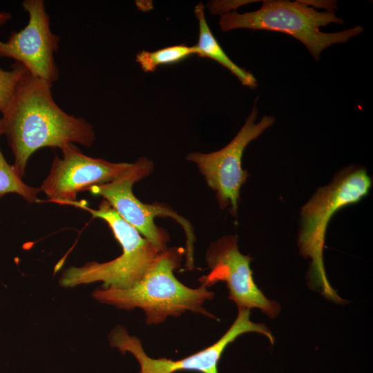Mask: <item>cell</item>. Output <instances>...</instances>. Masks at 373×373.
Listing matches in <instances>:
<instances>
[{
	"mask_svg": "<svg viewBox=\"0 0 373 373\" xmlns=\"http://www.w3.org/2000/svg\"><path fill=\"white\" fill-rule=\"evenodd\" d=\"M52 84L28 73L18 84L0 117V135L6 137L22 178L30 157L44 147L62 149L69 144L90 147L95 140L91 124L69 115L53 99Z\"/></svg>",
	"mask_w": 373,
	"mask_h": 373,
	"instance_id": "obj_1",
	"label": "cell"
},
{
	"mask_svg": "<svg viewBox=\"0 0 373 373\" xmlns=\"http://www.w3.org/2000/svg\"><path fill=\"white\" fill-rule=\"evenodd\" d=\"M183 254L182 248L167 249L133 286L122 289L100 287L92 296L102 303L119 309L144 310L149 325L160 324L169 316H178L187 311L216 318L203 307L214 294L203 286L189 287L174 276L173 271L180 267Z\"/></svg>",
	"mask_w": 373,
	"mask_h": 373,
	"instance_id": "obj_2",
	"label": "cell"
},
{
	"mask_svg": "<svg viewBox=\"0 0 373 373\" xmlns=\"http://www.w3.org/2000/svg\"><path fill=\"white\" fill-rule=\"evenodd\" d=\"M372 179L365 169L351 166L339 171L327 185L320 187L302 207L298 244L300 254L311 259L307 282L326 298L343 303L329 284L323 253L328 224L345 207L361 201L370 192Z\"/></svg>",
	"mask_w": 373,
	"mask_h": 373,
	"instance_id": "obj_3",
	"label": "cell"
},
{
	"mask_svg": "<svg viewBox=\"0 0 373 373\" xmlns=\"http://www.w3.org/2000/svg\"><path fill=\"white\" fill-rule=\"evenodd\" d=\"M343 23L334 10L319 12L311 1H263L257 10L222 14L219 25L223 32L245 28L286 33L300 41L315 60L329 46L347 42L361 34L363 28L356 26L336 32H324L320 28L329 23Z\"/></svg>",
	"mask_w": 373,
	"mask_h": 373,
	"instance_id": "obj_4",
	"label": "cell"
},
{
	"mask_svg": "<svg viewBox=\"0 0 373 373\" xmlns=\"http://www.w3.org/2000/svg\"><path fill=\"white\" fill-rule=\"evenodd\" d=\"M76 207L88 211L93 218L104 220L121 245L117 258L105 262H90L66 269L59 280L65 288L102 282V289H127L136 284L161 253L131 224L122 219L105 200L98 209L89 208L80 201Z\"/></svg>",
	"mask_w": 373,
	"mask_h": 373,
	"instance_id": "obj_5",
	"label": "cell"
},
{
	"mask_svg": "<svg viewBox=\"0 0 373 373\" xmlns=\"http://www.w3.org/2000/svg\"><path fill=\"white\" fill-rule=\"evenodd\" d=\"M60 150L62 157H55L50 173L39 189L49 202L61 205L75 206L80 191L128 176L151 161L141 157L134 163L111 162L84 155L75 144Z\"/></svg>",
	"mask_w": 373,
	"mask_h": 373,
	"instance_id": "obj_6",
	"label": "cell"
},
{
	"mask_svg": "<svg viewBox=\"0 0 373 373\" xmlns=\"http://www.w3.org/2000/svg\"><path fill=\"white\" fill-rule=\"evenodd\" d=\"M153 169V164L150 161L142 169L128 176L93 186L88 191L103 197L122 219L133 227L160 252L168 249L169 236L164 230L156 226L155 218L170 216L181 224L186 235V266L191 269L193 268L195 237L189 222L163 204H149L142 202L133 193L134 183L149 175Z\"/></svg>",
	"mask_w": 373,
	"mask_h": 373,
	"instance_id": "obj_7",
	"label": "cell"
},
{
	"mask_svg": "<svg viewBox=\"0 0 373 373\" xmlns=\"http://www.w3.org/2000/svg\"><path fill=\"white\" fill-rule=\"evenodd\" d=\"M258 110L254 104L245 123L234 138L224 147L209 153L193 152L186 160L195 163L208 186L216 193L221 209L230 205L236 216L240 190L248 174L242 168V157L246 146L275 122V118L265 115L256 122Z\"/></svg>",
	"mask_w": 373,
	"mask_h": 373,
	"instance_id": "obj_8",
	"label": "cell"
},
{
	"mask_svg": "<svg viewBox=\"0 0 373 373\" xmlns=\"http://www.w3.org/2000/svg\"><path fill=\"white\" fill-rule=\"evenodd\" d=\"M251 260L239 251L236 236L222 237L209 245L206 260L210 271L199 281L207 288L218 282H224L229 298L238 309L258 308L274 318L280 312V306L276 300L267 298L255 283L250 267Z\"/></svg>",
	"mask_w": 373,
	"mask_h": 373,
	"instance_id": "obj_9",
	"label": "cell"
},
{
	"mask_svg": "<svg viewBox=\"0 0 373 373\" xmlns=\"http://www.w3.org/2000/svg\"><path fill=\"white\" fill-rule=\"evenodd\" d=\"M22 6L28 15V22L22 30L13 32L7 41L0 40V57L15 59L32 77L53 84L59 77L55 61L59 37L50 29L44 1L25 0Z\"/></svg>",
	"mask_w": 373,
	"mask_h": 373,
	"instance_id": "obj_10",
	"label": "cell"
},
{
	"mask_svg": "<svg viewBox=\"0 0 373 373\" xmlns=\"http://www.w3.org/2000/svg\"><path fill=\"white\" fill-rule=\"evenodd\" d=\"M249 309H238L234 322L216 342L209 347L179 360L166 358H153L144 351L136 336L127 338L122 345V351L132 354L140 363L141 373H173L178 371H195L200 373H218V365L227 347L240 335L256 332L265 336L271 344L274 338L263 323L250 320Z\"/></svg>",
	"mask_w": 373,
	"mask_h": 373,
	"instance_id": "obj_11",
	"label": "cell"
},
{
	"mask_svg": "<svg viewBox=\"0 0 373 373\" xmlns=\"http://www.w3.org/2000/svg\"><path fill=\"white\" fill-rule=\"evenodd\" d=\"M199 24V37L197 44L198 55L209 58L227 68L240 82L250 88L257 87L258 83L254 75L235 64L226 54L218 41L211 32L207 22L204 6L198 3L194 9Z\"/></svg>",
	"mask_w": 373,
	"mask_h": 373,
	"instance_id": "obj_12",
	"label": "cell"
},
{
	"mask_svg": "<svg viewBox=\"0 0 373 373\" xmlns=\"http://www.w3.org/2000/svg\"><path fill=\"white\" fill-rule=\"evenodd\" d=\"M197 54L195 45H175L152 52L140 51L136 55V61L144 72H153L159 66L175 64Z\"/></svg>",
	"mask_w": 373,
	"mask_h": 373,
	"instance_id": "obj_13",
	"label": "cell"
},
{
	"mask_svg": "<svg viewBox=\"0 0 373 373\" xmlns=\"http://www.w3.org/2000/svg\"><path fill=\"white\" fill-rule=\"evenodd\" d=\"M39 188L26 184L9 164L0 149V198L8 193H16L29 203L39 202Z\"/></svg>",
	"mask_w": 373,
	"mask_h": 373,
	"instance_id": "obj_14",
	"label": "cell"
},
{
	"mask_svg": "<svg viewBox=\"0 0 373 373\" xmlns=\"http://www.w3.org/2000/svg\"><path fill=\"white\" fill-rule=\"evenodd\" d=\"M21 64L15 63L10 70L0 68V112L8 107L19 82L28 74Z\"/></svg>",
	"mask_w": 373,
	"mask_h": 373,
	"instance_id": "obj_15",
	"label": "cell"
},
{
	"mask_svg": "<svg viewBox=\"0 0 373 373\" xmlns=\"http://www.w3.org/2000/svg\"><path fill=\"white\" fill-rule=\"evenodd\" d=\"M12 18V15L8 12H0V28L6 24Z\"/></svg>",
	"mask_w": 373,
	"mask_h": 373,
	"instance_id": "obj_16",
	"label": "cell"
},
{
	"mask_svg": "<svg viewBox=\"0 0 373 373\" xmlns=\"http://www.w3.org/2000/svg\"><path fill=\"white\" fill-rule=\"evenodd\" d=\"M140 373H141V372H140Z\"/></svg>",
	"mask_w": 373,
	"mask_h": 373,
	"instance_id": "obj_17",
	"label": "cell"
}]
</instances>
